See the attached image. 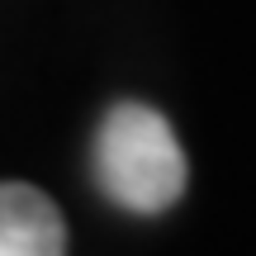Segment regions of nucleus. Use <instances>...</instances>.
<instances>
[{
  "instance_id": "2",
  "label": "nucleus",
  "mask_w": 256,
  "mask_h": 256,
  "mask_svg": "<svg viewBox=\"0 0 256 256\" xmlns=\"http://www.w3.org/2000/svg\"><path fill=\"white\" fill-rule=\"evenodd\" d=\"M0 256H66V223L43 190L0 180Z\"/></svg>"
},
{
  "instance_id": "1",
  "label": "nucleus",
  "mask_w": 256,
  "mask_h": 256,
  "mask_svg": "<svg viewBox=\"0 0 256 256\" xmlns=\"http://www.w3.org/2000/svg\"><path fill=\"white\" fill-rule=\"evenodd\" d=\"M95 180L128 214H166L185 194V152L152 104L124 100L95 133Z\"/></svg>"
}]
</instances>
